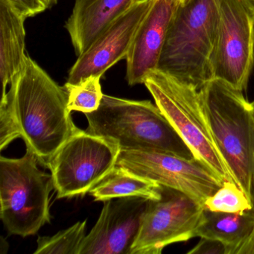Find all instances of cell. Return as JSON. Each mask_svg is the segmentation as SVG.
Segmentation results:
<instances>
[{"instance_id":"4316f807","label":"cell","mask_w":254,"mask_h":254,"mask_svg":"<svg viewBox=\"0 0 254 254\" xmlns=\"http://www.w3.org/2000/svg\"><path fill=\"white\" fill-rule=\"evenodd\" d=\"M56 0H52V2H53H53H56Z\"/></svg>"},{"instance_id":"7a4b0ae2","label":"cell","mask_w":254,"mask_h":254,"mask_svg":"<svg viewBox=\"0 0 254 254\" xmlns=\"http://www.w3.org/2000/svg\"><path fill=\"white\" fill-rule=\"evenodd\" d=\"M222 0H181L168 28L157 69L200 90L212 77Z\"/></svg>"},{"instance_id":"d4e9b609","label":"cell","mask_w":254,"mask_h":254,"mask_svg":"<svg viewBox=\"0 0 254 254\" xmlns=\"http://www.w3.org/2000/svg\"><path fill=\"white\" fill-rule=\"evenodd\" d=\"M245 5L248 7V9L252 13L254 17V0H243Z\"/></svg>"},{"instance_id":"484cf974","label":"cell","mask_w":254,"mask_h":254,"mask_svg":"<svg viewBox=\"0 0 254 254\" xmlns=\"http://www.w3.org/2000/svg\"><path fill=\"white\" fill-rule=\"evenodd\" d=\"M251 104H252L253 109H254V102H251Z\"/></svg>"},{"instance_id":"9a60e30c","label":"cell","mask_w":254,"mask_h":254,"mask_svg":"<svg viewBox=\"0 0 254 254\" xmlns=\"http://www.w3.org/2000/svg\"><path fill=\"white\" fill-rule=\"evenodd\" d=\"M25 20L6 0H0V78L2 98L5 97L7 86L23 67L26 60Z\"/></svg>"},{"instance_id":"ac0fdd59","label":"cell","mask_w":254,"mask_h":254,"mask_svg":"<svg viewBox=\"0 0 254 254\" xmlns=\"http://www.w3.org/2000/svg\"><path fill=\"white\" fill-rule=\"evenodd\" d=\"M87 220L75 223L53 236H39L35 254H79L85 239Z\"/></svg>"},{"instance_id":"603a6c76","label":"cell","mask_w":254,"mask_h":254,"mask_svg":"<svg viewBox=\"0 0 254 254\" xmlns=\"http://www.w3.org/2000/svg\"><path fill=\"white\" fill-rule=\"evenodd\" d=\"M239 254H254V232L249 241L240 250Z\"/></svg>"},{"instance_id":"cb8c5ba5","label":"cell","mask_w":254,"mask_h":254,"mask_svg":"<svg viewBox=\"0 0 254 254\" xmlns=\"http://www.w3.org/2000/svg\"><path fill=\"white\" fill-rule=\"evenodd\" d=\"M8 244L7 242L6 239L1 236L0 237V254H5L8 252Z\"/></svg>"},{"instance_id":"ba28073f","label":"cell","mask_w":254,"mask_h":254,"mask_svg":"<svg viewBox=\"0 0 254 254\" xmlns=\"http://www.w3.org/2000/svg\"><path fill=\"white\" fill-rule=\"evenodd\" d=\"M117 166L163 187L185 193L203 205L223 182L201 162L151 149L120 150Z\"/></svg>"},{"instance_id":"44dd1931","label":"cell","mask_w":254,"mask_h":254,"mask_svg":"<svg viewBox=\"0 0 254 254\" xmlns=\"http://www.w3.org/2000/svg\"><path fill=\"white\" fill-rule=\"evenodd\" d=\"M17 14L25 19L42 13L53 4L52 0H6Z\"/></svg>"},{"instance_id":"52a82bcc","label":"cell","mask_w":254,"mask_h":254,"mask_svg":"<svg viewBox=\"0 0 254 254\" xmlns=\"http://www.w3.org/2000/svg\"><path fill=\"white\" fill-rule=\"evenodd\" d=\"M120 153L114 141L86 130L71 136L48 164L57 198L90 192L115 167Z\"/></svg>"},{"instance_id":"2e32d148","label":"cell","mask_w":254,"mask_h":254,"mask_svg":"<svg viewBox=\"0 0 254 254\" xmlns=\"http://www.w3.org/2000/svg\"><path fill=\"white\" fill-rule=\"evenodd\" d=\"M254 232V209L242 212H213L203 209L196 237L223 242L228 254H239Z\"/></svg>"},{"instance_id":"ffe728a7","label":"cell","mask_w":254,"mask_h":254,"mask_svg":"<svg viewBox=\"0 0 254 254\" xmlns=\"http://www.w3.org/2000/svg\"><path fill=\"white\" fill-rule=\"evenodd\" d=\"M204 209L213 212H242L254 209L240 187L233 181H224L221 188L203 203Z\"/></svg>"},{"instance_id":"277c9868","label":"cell","mask_w":254,"mask_h":254,"mask_svg":"<svg viewBox=\"0 0 254 254\" xmlns=\"http://www.w3.org/2000/svg\"><path fill=\"white\" fill-rule=\"evenodd\" d=\"M86 131L115 142L120 150L151 149L195 158L157 105L104 94L96 111L86 114Z\"/></svg>"},{"instance_id":"8992f818","label":"cell","mask_w":254,"mask_h":254,"mask_svg":"<svg viewBox=\"0 0 254 254\" xmlns=\"http://www.w3.org/2000/svg\"><path fill=\"white\" fill-rule=\"evenodd\" d=\"M26 150L20 158L0 157V218L9 234H36L51 221L52 174L41 170Z\"/></svg>"},{"instance_id":"6da1fadb","label":"cell","mask_w":254,"mask_h":254,"mask_svg":"<svg viewBox=\"0 0 254 254\" xmlns=\"http://www.w3.org/2000/svg\"><path fill=\"white\" fill-rule=\"evenodd\" d=\"M0 107L9 113L26 150L47 168L62 145L81 130L68 108L66 87L59 86L29 56L11 79Z\"/></svg>"},{"instance_id":"d6986e66","label":"cell","mask_w":254,"mask_h":254,"mask_svg":"<svg viewBox=\"0 0 254 254\" xmlns=\"http://www.w3.org/2000/svg\"><path fill=\"white\" fill-rule=\"evenodd\" d=\"M101 76H90L75 85H64L68 91V108L84 114L96 111L102 97Z\"/></svg>"},{"instance_id":"8fae6325","label":"cell","mask_w":254,"mask_h":254,"mask_svg":"<svg viewBox=\"0 0 254 254\" xmlns=\"http://www.w3.org/2000/svg\"><path fill=\"white\" fill-rule=\"evenodd\" d=\"M153 0H136L117 19L71 68L65 85H75L90 76H101L126 59L135 34L152 5Z\"/></svg>"},{"instance_id":"5b68a950","label":"cell","mask_w":254,"mask_h":254,"mask_svg":"<svg viewBox=\"0 0 254 254\" xmlns=\"http://www.w3.org/2000/svg\"><path fill=\"white\" fill-rule=\"evenodd\" d=\"M143 84L195 159L222 182H235L215 144L199 90L158 69L150 72Z\"/></svg>"},{"instance_id":"e0dca14e","label":"cell","mask_w":254,"mask_h":254,"mask_svg":"<svg viewBox=\"0 0 254 254\" xmlns=\"http://www.w3.org/2000/svg\"><path fill=\"white\" fill-rule=\"evenodd\" d=\"M89 194L95 201L105 202L125 197L158 200L161 197V185L116 165Z\"/></svg>"},{"instance_id":"7c38bea8","label":"cell","mask_w":254,"mask_h":254,"mask_svg":"<svg viewBox=\"0 0 254 254\" xmlns=\"http://www.w3.org/2000/svg\"><path fill=\"white\" fill-rule=\"evenodd\" d=\"M149 200L117 197L104 202L100 215L86 236L79 254H130Z\"/></svg>"},{"instance_id":"30bf717a","label":"cell","mask_w":254,"mask_h":254,"mask_svg":"<svg viewBox=\"0 0 254 254\" xmlns=\"http://www.w3.org/2000/svg\"><path fill=\"white\" fill-rule=\"evenodd\" d=\"M254 64V15L243 0H222L212 57V77L243 92Z\"/></svg>"},{"instance_id":"9c48e42d","label":"cell","mask_w":254,"mask_h":254,"mask_svg":"<svg viewBox=\"0 0 254 254\" xmlns=\"http://www.w3.org/2000/svg\"><path fill=\"white\" fill-rule=\"evenodd\" d=\"M203 209L185 193L161 186V197L148 201L130 254H160L172 244L196 237Z\"/></svg>"},{"instance_id":"3957f363","label":"cell","mask_w":254,"mask_h":254,"mask_svg":"<svg viewBox=\"0 0 254 254\" xmlns=\"http://www.w3.org/2000/svg\"><path fill=\"white\" fill-rule=\"evenodd\" d=\"M215 144L235 183L254 206V112L252 104L222 80L213 78L200 90Z\"/></svg>"},{"instance_id":"4fadbf2b","label":"cell","mask_w":254,"mask_h":254,"mask_svg":"<svg viewBox=\"0 0 254 254\" xmlns=\"http://www.w3.org/2000/svg\"><path fill=\"white\" fill-rule=\"evenodd\" d=\"M181 0H153L141 22L126 57V80L129 85L143 84L157 69L172 16Z\"/></svg>"},{"instance_id":"5bb4252c","label":"cell","mask_w":254,"mask_h":254,"mask_svg":"<svg viewBox=\"0 0 254 254\" xmlns=\"http://www.w3.org/2000/svg\"><path fill=\"white\" fill-rule=\"evenodd\" d=\"M136 0H75L66 21L77 56L82 55Z\"/></svg>"},{"instance_id":"7402d4cb","label":"cell","mask_w":254,"mask_h":254,"mask_svg":"<svg viewBox=\"0 0 254 254\" xmlns=\"http://www.w3.org/2000/svg\"><path fill=\"white\" fill-rule=\"evenodd\" d=\"M188 254H228V248L223 242L215 239L201 238Z\"/></svg>"}]
</instances>
